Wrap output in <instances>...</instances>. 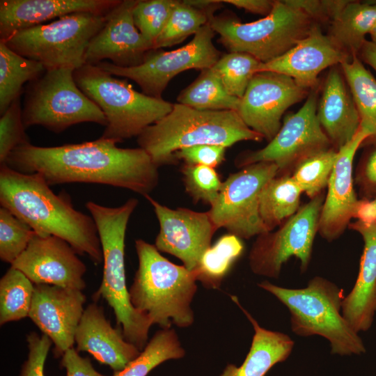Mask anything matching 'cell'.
I'll return each instance as SVG.
<instances>
[{"instance_id": "cell-42", "label": "cell", "mask_w": 376, "mask_h": 376, "mask_svg": "<svg viewBox=\"0 0 376 376\" xmlns=\"http://www.w3.org/2000/svg\"><path fill=\"white\" fill-rule=\"evenodd\" d=\"M226 149V147L219 145H196L176 151L175 157L178 162L182 160L185 164L216 169L225 160Z\"/></svg>"}, {"instance_id": "cell-36", "label": "cell", "mask_w": 376, "mask_h": 376, "mask_svg": "<svg viewBox=\"0 0 376 376\" xmlns=\"http://www.w3.org/2000/svg\"><path fill=\"white\" fill-rule=\"evenodd\" d=\"M209 19L207 13L185 0H175L169 20L155 42V49L175 45L188 36H194L208 23Z\"/></svg>"}, {"instance_id": "cell-1", "label": "cell", "mask_w": 376, "mask_h": 376, "mask_svg": "<svg viewBox=\"0 0 376 376\" xmlns=\"http://www.w3.org/2000/svg\"><path fill=\"white\" fill-rule=\"evenodd\" d=\"M113 139L41 147L30 142L14 149L4 164L39 173L49 185L93 183L123 188L144 197L159 180V167L143 148H122Z\"/></svg>"}, {"instance_id": "cell-10", "label": "cell", "mask_w": 376, "mask_h": 376, "mask_svg": "<svg viewBox=\"0 0 376 376\" xmlns=\"http://www.w3.org/2000/svg\"><path fill=\"white\" fill-rule=\"evenodd\" d=\"M74 71L71 68L47 70L28 84L22 109L26 129L40 125L60 133L86 122L106 127L104 113L77 86Z\"/></svg>"}, {"instance_id": "cell-41", "label": "cell", "mask_w": 376, "mask_h": 376, "mask_svg": "<svg viewBox=\"0 0 376 376\" xmlns=\"http://www.w3.org/2000/svg\"><path fill=\"white\" fill-rule=\"evenodd\" d=\"M22 120L20 97L15 100L0 118V164L17 147L29 143Z\"/></svg>"}, {"instance_id": "cell-7", "label": "cell", "mask_w": 376, "mask_h": 376, "mask_svg": "<svg viewBox=\"0 0 376 376\" xmlns=\"http://www.w3.org/2000/svg\"><path fill=\"white\" fill-rule=\"evenodd\" d=\"M79 89L104 113L107 124L101 137L117 143L138 136L147 127L169 114L173 104L134 89L95 65L84 64L75 70Z\"/></svg>"}, {"instance_id": "cell-19", "label": "cell", "mask_w": 376, "mask_h": 376, "mask_svg": "<svg viewBox=\"0 0 376 376\" xmlns=\"http://www.w3.org/2000/svg\"><path fill=\"white\" fill-rule=\"evenodd\" d=\"M86 300L82 290L34 284L29 317L51 339L57 356L73 347Z\"/></svg>"}, {"instance_id": "cell-43", "label": "cell", "mask_w": 376, "mask_h": 376, "mask_svg": "<svg viewBox=\"0 0 376 376\" xmlns=\"http://www.w3.org/2000/svg\"><path fill=\"white\" fill-rule=\"evenodd\" d=\"M366 146L354 180L359 187L361 200L370 201L376 197V143Z\"/></svg>"}, {"instance_id": "cell-49", "label": "cell", "mask_w": 376, "mask_h": 376, "mask_svg": "<svg viewBox=\"0 0 376 376\" xmlns=\"http://www.w3.org/2000/svg\"><path fill=\"white\" fill-rule=\"evenodd\" d=\"M185 1L208 15L210 17L214 15V13L223 6L221 0H185Z\"/></svg>"}, {"instance_id": "cell-2", "label": "cell", "mask_w": 376, "mask_h": 376, "mask_svg": "<svg viewBox=\"0 0 376 376\" xmlns=\"http://www.w3.org/2000/svg\"><path fill=\"white\" fill-rule=\"evenodd\" d=\"M0 203L37 235L60 237L95 265L103 262L93 217L76 210L64 191L55 194L40 174L24 173L1 164Z\"/></svg>"}, {"instance_id": "cell-27", "label": "cell", "mask_w": 376, "mask_h": 376, "mask_svg": "<svg viewBox=\"0 0 376 376\" xmlns=\"http://www.w3.org/2000/svg\"><path fill=\"white\" fill-rule=\"evenodd\" d=\"M330 24L333 41L351 57L358 56L376 24V1H349Z\"/></svg>"}, {"instance_id": "cell-9", "label": "cell", "mask_w": 376, "mask_h": 376, "mask_svg": "<svg viewBox=\"0 0 376 376\" xmlns=\"http://www.w3.org/2000/svg\"><path fill=\"white\" fill-rule=\"evenodd\" d=\"M107 15L71 13L19 31L3 42L19 55L40 63L46 70H76L86 64L89 43L104 26Z\"/></svg>"}, {"instance_id": "cell-40", "label": "cell", "mask_w": 376, "mask_h": 376, "mask_svg": "<svg viewBox=\"0 0 376 376\" xmlns=\"http://www.w3.org/2000/svg\"><path fill=\"white\" fill-rule=\"evenodd\" d=\"M175 0H138L133 10L139 32L154 44L164 30Z\"/></svg>"}, {"instance_id": "cell-12", "label": "cell", "mask_w": 376, "mask_h": 376, "mask_svg": "<svg viewBox=\"0 0 376 376\" xmlns=\"http://www.w3.org/2000/svg\"><path fill=\"white\" fill-rule=\"evenodd\" d=\"M278 173L274 163L261 162L230 174L207 211L217 229L223 228L242 240L269 232L260 217L259 198L264 186Z\"/></svg>"}, {"instance_id": "cell-32", "label": "cell", "mask_w": 376, "mask_h": 376, "mask_svg": "<svg viewBox=\"0 0 376 376\" xmlns=\"http://www.w3.org/2000/svg\"><path fill=\"white\" fill-rule=\"evenodd\" d=\"M244 249L240 237L230 233L222 235L203 253L194 270L196 280L207 288H219Z\"/></svg>"}, {"instance_id": "cell-26", "label": "cell", "mask_w": 376, "mask_h": 376, "mask_svg": "<svg viewBox=\"0 0 376 376\" xmlns=\"http://www.w3.org/2000/svg\"><path fill=\"white\" fill-rule=\"evenodd\" d=\"M230 297L253 325L254 334L249 352L242 364L240 366L227 365L220 376H265L275 364L288 358L295 343L285 334L260 327L242 306L237 297Z\"/></svg>"}, {"instance_id": "cell-16", "label": "cell", "mask_w": 376, "mask_h": 376, "mask_svg": "<svg viewBox=\"0 0 376 376\" xmlns=\"http://www.w3.org/2000/svg\"><path fill=\"white\" fill-rule=\"evenodd\" d=\"M152 205L159 225L155 246L160 252L180 259L189 270L194 271L203 253L211 246L217 230L207 212L189 208H170L145 196Z\"/></svg>"}, {"instance_id": "cell-11", "label": "cell", "mask_w": 376, "mask_h": 376, "mask_svg": "<svg viewBox=\"0 0 376 376\" xmlns=\"http://www.w3.org/2000/svg\"><path fill=\"white\" fill-rule=\"evenodd\" d=\"M324 198L322 191L301 206L278 230L257 236L249 255L254 274L277 279L283 265L291 257L299 260L302 272L307 269Z\"/></svg>"}, {"instance_id": "cell-24", "label": "cell", "mask_w": 376, "mask_h": 376, "mask_svg": "<svg viewBox=\"0 0 376 376\" xmlns=\"http://www.w3.org/2000/svg\"><path fill=\"white\" fill-rule=\"evenodd\" d=\"M348 228L361 235L364 245L357 281L343 300L342 315L359 333L371 327L376 313V223L357 220Z\"/></svg>"}, {"instance_id": "cell-31", "label": "cell", "mask_w": 376, "mask_h": 376, "mask_svg": "<svg viewBox=\"0 0 376 376\" xmlns=\"http://www.w3.org/2000/svg\"><path fill=\"white\" fill-rule=\"evenodd\" d=\"M179 104L202 111H237L240 99L230 95L212 68L201 70L198 77L178 95Z\"/></svg>"}, {"instance_id": "cell-13", "label": "cell", "mask_w": 376, "mask_h": 376, "mask_svg": "<svg viewBox=\"0 0 376 376\" xmlns=\"http://www.w3.org/2000/svg\"><path fill=\"white\" fill-rule=\"evenodd\" d=\"M214 33L207 23L185 45L169 52L152 49L137 66L123 68L108 61L95 65L113 76L134 81L148 96L162 98L169 81L180 72L191 69L202 70L216 63L221 53L212 42Z\"/></svg>"}, {"instance_id": "cell-17", "label": "cell", "mask_w": 376, "mask_h": 376, "mask_svg": "<svg viewBox=\"0 0 376 376\" xmlns=\"http://www.w3.org/2000/svg\"><path fill=\"white\" fill-rule=\"evenodd\" d=\"M64 240L36 234L11 267L21 271L33 284H48L83 290L86 265Z\"/></svg>"}, {"instance_id": "cell-21", "label": "cell", "mask_w": 376, "mask_h": 376, "mask_svg": "<svg viewBox=\"0 0 376 376\" xmlns=\"http://www.w3.org/2000/svg\"><path fill=\"white\" fill-rule=\"evenodd\" d=\"M351 56L324 35L316 24L292 48L267 63H260L258 72H274L288 76L299 86L315 88L324 69L350 60Z\"/></svg>"}, {"instance_id": "cell-30", "label": "cell", "mask_w": 376, "mask_h": 376, "mask_svg": "<svg viewBox=\"0 0 376 376\" xmlns=\"http://www.w3.org/2000/svg\"><path fill=\"white\" fill-rule=\"evenodd\" d=\"M46 71L42 64L13 52L0 41V114L20 97L23 86Z\"/></svg>"}, {"instance_id": "cell-34", "label": "cell", "mask_w": 376, "mask_h": 376, "mask_svg": "<svg viewBox=\"0 0 376 376\" xmlns=\"http://www.w3.org/2000/svg\"><path fill=\"white\" fill-rule=\"evenodd\" d=\"M33 292L31 280L10 266L0 280V324L29 317Z\"/></svg>"}, {"instance_id": "cell-28", "label": "cell", "mask_w": 376, "mask_h": 376, "mask_svg": "<svg viewBox=\"0 0 376 376\" xmlns=\"http://www.w3.org/2000/svg\"><path fill=\"white\" fill-rule=\"evenodd\" d=\"M302 194L291 175H277L267 182L260 194L259 213L268 231L298 211Z\"/></svg>"}, {"instance_id": "cell-50", "label": "cell", "mask_w": 376, "mask_h": 376, "mask_svg": "<svg viewBox=\"0 0 376 376\" xmlns=\"http://www.w3.org/2000/svg\"><path fill=\"white\" fill-rule=\"evenodd\" d=\"M358 56L364 63L368 64L376 71V45L366 40L361 47Z\"/></svg>"}, {"instance_id": "cell-4", "label": "cell", "mask_w": 376, "mask_h": 376, "mask_svg": "<svg viewBox=\"0 0 376 376\" xmlns=\"http://www.w3.org/2000/svg\"><path fill=\"white\" fill-rule=\"evenodd\" d=\"M263 139L236 111H202L177 102L169 114L147 127L136 141L159 168L176 164L175 152L184 148L201 144L228 148L242 141Z\"/></svg>"}, {"instance_id": "cell-20", "label": "cell", "mask_w": 376, "mask_h": 376, "mask_svg": "<svg viewBox=\"0 0 376 376\" xmlns=\"http://www.w3.org/2000/svg\"><path fill=\"white\" fill-rule=\"evenodd\" d=\"M370 136L360 126L354 138L338 150L318 227L320 235L329 242L339 237L355 217L361 200L354 189L353 161L357 150Z\"/></svg>"}, {"instance_id": "cell-3", "label": "cell", "mask_w": 376, "mask_h": 376, "mask_svg": "<svg viewBox=\"0 0 376 376\" xmlns=\"http://www.w3.org/2000/svg\"><path fill=\"white\" fill-rule=\"evenodd\" d=\"M135 249L139 267L129 289L133 307L162 329L173 324L191 326L194 322L191 304L197 290L194 272L171 263L143 240L135 241Z\"/></svg>"}, {"instance_id": "cell-35", "label": "cell", "mask_w": 376, "mask_h": 376, "mask_svg": "<svg viewBox=\"0 0 376 376\" xmlns=\"http://www.w3.org/2000/svg\"><path fill=\"white\" fill-rule=\"evenodd\" d=\"M338 150L334 148L319 151L301 161L294 169L292 178L311 199L327 187Z\"/></svg>"}, {"instance_id": "cell-15", "label": "cell", "mask_w": 376, "mask_h": 376, "mask_svg": "<svg viewBox=\"0 0 376 376\" xmlns=\"http://www.w3.org/2000/svg\"><path fill=\"white\" fill-rule=\"evenodd\" d=\"M308 90L285 75L258 72L240 99L237 112L251 130L269 142L281 127L284 112L306 97Z\"/></svg>"}, {"instance_id": "cell-14", "label": "cell", "mask_w": 376, "mask_h": 376, "mask_svg": "<svg viewBox=\"0 0 376 376\" xmlns=\"http://www.w3.org/2000/svg\"><path fill=\"white\" fill-rule=\"evenodd\" d=\"M317 106V95L313 91L297 112L285 116L279 131L266 146L240 153L235 160V166L242 168L269 162L277 166L278 175H291L304 159L332 148L318 121Z\"/></svg>"}, {"instance_id": "cell-44", "label": "cell", "mask_w": 376, "mask_h": 376, "mask_svg": "<svg viewBox=\"0 0 376 376\" xmlns=\"http://www.w3.org/2000/svg\"><path fill=\"white\" fill-rule=\"evenodd\" d=\"M29 347L28 359L24 363L20 376H45L44 365L52 341L45 334L35 332L26 336Z\"/></svg>"}, {"instance_id": "cell-48", "label": "cell", "mask_w": 376, "mask_h": 376, "mask_svg": "<svg viewBox=\"0 0 376 376\" xmlns=\"http://www.w3.org/2000/svg\"><path fill=\"white\" fill-rule=\"evenodd\" d=\"M354 219L365 223H376V197L370 201L361 200Z\"/></svg>"}, {"instance_id": "cell-8", "label": "cell", "mask_w": 376, "mask_h": 376, "mask_svg": "<svg viewBox=\"0 0 376 376\" xmlns=\"http://www.w3.org/2000/svg\"><path fill=\"white\" fill-rule=\"evenodd\" d=\"M208 24L229 52L246 53L264 63L292 48L317 22L284 0L275 1L272 12L255 22L243 23L226 11L210 17Z\"/></svg>"}, {"instance_id": "cell-5", "label": "cell", "mask_w": 376, "mask_h": 376, "mask_svg": "<svg viewBox=\"0 0 376 376\" xmlns=\"http://www.w3.org/2000/svg\"><path fill=\"white\" fill-rule=\"evenodd\" d=\"M138 204L136 198H130L118 207L92 201L85 206L95 223L103 253L102 280L94 296L102 297L111 307L125 340L142 351L148 343L152 324L131 304L125 268L126 230Z\"/></svg>"}, {"instance_id": "cell-23", "label": "cell", "mask_w": 376, "mask_h": 376, "mask_svg": "<svg viewBox=\"0 0 376 376\" xmlns=\"http://www.w3.org/2000/svg\"><path fill=\"white\" fill-rule=\"evenodd\" d=\"M75 343L77 351L88 352L115 373L125 368L141 352L125 340L120 328L111 326L103 308L95 302L84 309L75 333Z\"/></svg>"}, {"instance_id": "cell-25", "label": "cell", "mask_w": 376, "mask_h": 376, "mask_svg": "<svg viewBox=\"0 0 376 376\" xmlns=\"http://www.w3.org/2000/svg\"><path fill=\"white\" fill-rule=\"evenodd\" d=\"M338 70H329L317 106V117L333 148L338 150L360 127V117L349 86Z\"/></svg>"}, {"instance_id": "cell-47", "label": "cell", "mask_w": 376, "mask_h": 376, "mask_svg": "<svg viewBox=\"0 0 376 376\" xmlns=\"http://www.w3.org/2000/svg\"><path fill=\"white\" fill-rule=\"evenodd\" d=\"M253 14L268 15L272 10L275 1L270 0H221Z\"/></svg>"}, {"instance_id": "cell-37", "label": "cell", "mask_w": 376, "mask_h": 376, "mask_svg": "<svg viewBox=\"0 0 376 376\" xmlns=\"http://www.w3.org/2000/svg\"><path fill=\"white\" fill-rule=\"evenodd\" d=\"M260 62L251 55L242 52H229L221 56L212 67L226 91L241 99Z\"/></svg>"}, {"instance_id": "cell-38", "label": "cell", "mask_w": 376, "mask_h": 376, "mask_svg": "<svg viewBox=\"0 0 376 376\" xmlns=\"http://www.w3.org/2000/svg\"><path fill=\"white\" fill-rule=\"evenodd\" d=\"M36 233L3 207L0 208V258L12 265Z\"/></svg>"}, {"instance_id": "cell-45", "label": "cell", "mask_w": 376, "mask_h": 376, "mask_svg": "<svg viewBox=\"0 0 376 376\" xmlns=\"http://www.w3.org/2000/svg\"><path fill=\"white\" fill-rule=\"evenodd\" d=\"M311 18L330 22L337 16L349 1L344 0H288Z\"/></svg>"}, {"instance_id": "cell-22", "label": "cell", "mask_w": 376, "mask_h": 376, "mask_svg": "<svg viewBox=\"0 0 376 376\" xmlns=\"http://www.w3.org/2000/svg\"><path fill=\"white\" fill-rule=\"evenodd\" d=\"M121 0H1L0 41L19 31L75 13L109 14Z\"/></svg>"}, {"instance_id": "cell-33", "label": "cell", "mask_w": 376, "mask_h": 376, "mask_svg": "<svg viewBox=\"0 0 376 376\" xmlns=\"http://www.w3.org/2000/svg\"><path fill=\"white\" fill-rule=\"evenodd\" d=\"M185 354L173 329L157 331L140 354L125 368L113 376H147L155 367L170 359H178Z\"/></svg>"}, {"instance_id": "cell-6", "label": "cell", "mask_w": 376, "mask_h": 376, "mask_svg": "<svg viewBox=\"0 0 376 376\" xmlns=\"http://www.w3.org/2000/svg\"><path fill=\"white\" fill-rule=\"evenodd\" d=\"M258 285L288 308L291 329L295 334L325 338L330 343L332 354L359 355L366 352L362 339L342 315L345 297L335 283L315 276L304 288H283L268 281Z\"/></svg>"}, {"instance_id": "cell-51", "label": "cell", "mask_w": 376, "mask_h": 376, "mask_svg": "<svg viewBox=\"0 0 376 376\" xmlns=\"http://www.w3.org/2000/svg\"><path fill=\"white\" fill-rule=\"evenodd\" d=\"M370 36L372 40L371 42L376 45V24L370 32Z\"/></svg>"}, {"instance_id": "cell-29", "label": "cell", "mask_w": 376, "mask_h": 376, "mask_svg": "<svg viewBox=\"0 0 376 376\" xmlns=\"http://www.w3.org/2000/svg\"><path fill=\"white\" fill-rule=\"evenodd\" d=\"M340 65L359 114L360 126L371 133L362 146L376 143V79L357 55Z\"/></svg>"}, {"instance_id": "cell-46", "label": "cell", "mask_w": 376, "mask_h": 376, "mask_svg": "<svg viewBox=\"0 0 376 376\" xmlns=\"http://www.w3.org/2000/svg\"><path fill=\"white\" fill-rule=\"evenodd\" d=\"M61 363L66 369L67 376H106L97 372L88 358L79 356L73 347L62 355Z\"/></svg>"}, {"instance_id": "cell-18", "label": "cell", "mask_w": 376, "mask_h": 376, "mask_svg": "<svg viewBox=\"0 0 376 376\" xmlns=\"http://www.w3.org/2000/svg\"><path fill=\"white\" fill-rule=\"evenodd\" d=\"M138 0H121L108 15L101 30L93 38L85 54V63L96 65L109 59L123 68L141 64L154 44L136 27L133 10Z\"/></svg>"}, {"instance_id": "cell-39", "label": "cell", "mask_w": 376, "mask_h": 376, "mask_svg": "<svg viewBox=\"0 0 376 376\" xmlns=\"http://www.w3.org/2000/svg\"><path fill=\"white\" fill-rule=\"evenodd\" d=\"M186 193L196 204L212 206L219 194L223 182L215 168L184 164L180 169Z\"/></svg>"}]
</instances>
